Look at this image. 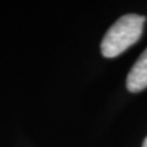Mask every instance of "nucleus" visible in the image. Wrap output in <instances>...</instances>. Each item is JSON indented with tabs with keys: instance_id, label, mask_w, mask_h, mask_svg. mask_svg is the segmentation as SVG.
Here are the masks:
<instances>
[{
	"instance_id": "obj_1",
	"label": "nucleus",
	"mask_w": 147,
	"mask_h": 147,
	"mask_svg": "<svg viewBox=\"0 0 147 147\" xmlns=\"http://www.w3.org/2000/svg\"><path fill=\"white\" fill-rule=\"evenodd\" d=\"M146 17L136 13H127L107 31L100 43V52L105 58H115L135 44L144 31Z\"/></svg>"
},
{
	"instance_id": "obj_2",
	"label": "nucleus",
	"mask_w": 147,
	"mask_h": 147,
	"mask_svg": "<svg viewBox=\"0 0 147 147\" xmlns=\"http://www.w3.org/2000/svg\"><path fill=\"white\" fill-rule=\"evenodd\" d=\"M147 87V49L140 55L126 77V88L136 93Z\"/></svg>"
},
{
	"instance_id": "obj_3",
	"label": "nucleus",
	"mask_w": 147,
	"mask_h": 147,
	"mask_svg": "<svg viewBox=\"0 0 147 147\" xmlns=\"http://www.w3.org/2000/svg\"><path fill=\"white\" fill-rule=\"evenodd\" d=\"M142 147H147V137L144 140V144H142Z\"/></svg>"
}]
</instances>
